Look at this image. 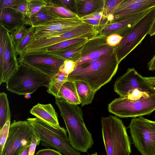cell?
I'll use <instances>...</instances> for the list:
<instances>
[{
    "label": "cell",
    "mask_w": 155,
    "mask_h": 155,
    "mask_svg": "<svg viewBox=\"0 0 155 155\" xmlns=\"http://www.w3.org/2000/svg\"><path fill=\"white\" fill-rule=\"evenodd\" d=\"M119 64L114 51L99 59L77 66L68 75V80L84 81L96 92L110 81Z\"/></svg>",
    "instance_id": "6da1fadb"
},
{
    "label": "cell",
    "mask_w": 155,
    "mask_h": 155,
    "mask_svg": "<svg viewBox=\"0 0 155 155\" xmlns=\"http://www.w3.org/2000/svg\"><path fill=\"white\" fill-rule=\"evenodd\" d=\"M55 102L65 123L71 144L78 151L87 152L94 141L84 123L81 108L61 98H55Z\"/></svg>",
    "instance_id": "7a4b0ae2"
},
{
    "label": "cell",
    "mask_w": 155,
    "mask_h": 155,
    "mask_svg": "<svg viewBox=\"0 0 155 155\" xmlns=\"http://www.w3.org/2000/svg\"><path fill=\"white\" fill-rule=\"evenodd\" d=\"M103 141L107 155H130L131 142L122 120L110 115L101 120Z\"/></svg>",
    "instance_id": "3957f363"
},
{
    "label": "cell",
    "mask_w": 155,
    "mask_h": 155,
    "mask_svg": "<svg viewBox=\"0 0 155 155\" xmlns=\"http://www.w3.org/2000/svg\"><path fill=\"white\" fill-rule=\"evenodd\" d=\"M27 120L43 145L55 148L64 155H81L71 144L67 130L63 127L51 125L36 117L28 118Z\"/></svg>",
    "instance_id": "277c9868"
},
{
    "label": "cell",
    "mask_w": 155,
    "mask_h": 155,
    "mask_svg": "<svg viewBox=\"0 0 155 155\" xmlns=\"http://www.w3.org/2000/svg\"><path fill=\"white\" fill-rule=\"evenodd\" d=\"M18 62L17 70L6 83L8 91L25 95L33 93L40 87L48 86L51 78L21 61Z\"/></svg>",
    "instance_id": "5b68a950"
},
{
    "label": "cell",
    "mask_w": 155,
    "mask_h": 155,
    "mask_svg": "<svg viewBox=\"0 0 155 155\" xmlns=\"http://www.w3.org/2000/svg\"><path fill=\"white\" fill-rule=\"evenodd\" d=\"M155 17V7L150 9L135 25L130 31L123 37L120 42L114 47V52L119 64L149 34Z\"/></svg>",
    "instance_id": "8992f818"
},
{
    "label": "cell",
    "mask_w": 155,
    "mask_h": 155,
    "mask_svg": "<svg viewBox=\"0 0 155 155\" xmlns=\"http://www.w3.org/2000/svg\"><path fill=\"white\" fill-rule=\"evenodd\" d=\"M108 109L110 113L122 118L149 115L155 110V93L136 100L120 97L109 104Z\"/></svg>",
    "instance_id": "52a82bcc"
},
{
    "label": "cell",
    "mask_w": 155,
    "mask_h": 155,
    "mask_svg": "<svg viewBox=\"0 0 155 155\" xmlns=\"http://www.w3.org/2000/svg\"><path fill=\"white\" fill-rule=\"evenodd\" d=\"M128 127L135 147L142 155H155V121L143 116L132 119Z\"/></svg>",
    "instance_id": "ba28073f"
},
{
    "label": "cell",
    "mask_w": 155,
    "mask_h": 155,
    "mask_svg": "<svg viewBox=\"0 0 155 155\" xmlns=\"http://www.w3.org/2000/svg\"><path fill=\"white\" fill-rule=\"evenodd\" d=\"M88 24L78 16L53 18L33 24L34 34L29 42L58 36Z\"/></svg>",
    "instance_id": "9c48e42d"
},
{
    "label": "cell",
    "mask_w": 155,
    "mask_h": 155,
    "mask_svg": "<svg viewBox=\"0 0 155 155\" xmlns=\"http://www.w3.org/2000/svg\"><path fill=\"white\" fill-rule=\"evenodd\" d=\"M34 134L28 120H14L10 124L8 136L0 155H21L30 146Z\"/></svg>",
    "instance_id": "30bf717a"
},
{
    "label": "cell",
    "mask_w": 155,
    "mask_h": 155,
    "mask_svg": "<svg viewBox=\"0 0 155 155\" xmlns=\"http://www.w3.org/2000/svg\"><path fill=\"white\" fill-rule=\"evenodd\" d=\"M114 90L120 97H127L136 90L149 94L155 93L144 77L134 68H128L125 74L117 79L114 85Z\"/></svg>",
    "instance_id": "8fae6325"
},
{
    "label": "cell",
    "mask_w": 155,
    "mask_h": 155,
    "mask_svg": "<svg viewBox=\"0 0 155 155\" xmlns=\"http://www.w3.org/2000/svg\"><path fill=\"white\" fill-rule=\"evenodd\" d=\"M65 60L48 54H26L18 59L51 78L60 72V67Z\"/></svg>",
    "instance_id": "7c38bea8"
},
{
    "label": "cell",
    "mask_w": 155,
    "mask_h": 155,
    "mask_svg": "<svg viewBox=\"0 0 155 155\" xmlns=\"http://www.w3.org/2000/svg\"><path fill=\"white\" fill-rule=\"evenodd\" d=\"M15 46L7 31L2 60L0 61V84L6 83L17 70L19 62Z\"/></svg>",
    "instance_id": "4fadbf2b"
},
{
    "label": "cell",
    "mask_w": 155,
    "mask_h": 155,
    "mask_svg": "<svg viewBox=\"0 0 155 155\" xmlns=\"http://www.w3.org/2000/svg\"><path fill=\"white\" fill-rule=\"evenodd\" d=\"M154 7L155 0H124L110 13L114 17L111 23L126 19Z\"/></svg>",
    "instance_id": "5bb4252c"
},
{
    "label": "cell",
    "mask_w": 155,
    "mask_h": 155,
    "mask_svg": "<svg viewBox=\"0 0 155 155\" xmlns=\"http://www.w3.org/2000/svg\"><path fill=\"white\" fill-rule=\"evenodd\" d=\"M149 10L143 11L121 21L108 24L99 30L98 34L107 36L112 34H116L124 37L130 31Z\"/></svg>",
    "instance_id": "9a60e30c"
},
{
    "label": "cell",
    "mask_w": 155,
    "mask_h": 155,
    "mask_svg": "<svg viewBox=\"0 0 155 155\" xmlns=\"http://www.w3.org/2000/svg\"><path fill=\"white\" fill-rule=\"evenodd\" d=\"M0 26L10 33L26 23L25 17L18 11L6 8L0 11Z\"/></svg>",
    "instance_id": "2e32d148"
},
{
    "label": "cell",
    "mask_w": 155,
    "mask_h": 155,
    "mask_svg": "<svg viewBox=\"0 0 155 155\" xmlns=\"http://www.w3.org/2000/svg\"><path fill=\"white\" fill-rule=\"evenodd\" d=\"M30 113L36 118L48 123L60 126L57 114L51 104H43L38 103L32 107Z\"/></svg>",
    "instance_id": "e0dca14e"
},
{
    "label": "cell",
    "mask_w": 155,
    "mask_h": 155,
    "mask_svg": "<svg viewBox=\"0 0 155 155\" xmlns=\"http://www.w3.org/2000/svg\"><path fill=\"white\" fill-rule=\"evenodd\" d=\"M76 14L81 18L102 10L105 0H74Z\"/></svg>",
    "instance_id": "ac0fdd59"
},
{
    "label": "cell",
    "mask_w": 155,
    "mask_h": 155,
    "mask_svg": "<svg viewBox=\"0 0 155 155\" xmlns=\"http://www.w3.org/2000/svg\"><path fill=\"white\" fill-rule=\"evenodd\" d=\"M88 39L66 48L46 54H50L65 60H71L76 62L81 58V51L87 42Z\"/></svg>",
    "instance_id": "d6986e66"
},
{
    "label": "cell",
    "mask_w": 155,
    "mask_h": 155,
    "mask_svg": "<svg viewBox=\"0 0 155 155\" xmlns=\"http://www.w3.org/2000/svg\"><path fill=\"white\" fill-rule=\"evenodd\" d=\"M57 97L62 98L71 104L77 105L81 104L75 84L73 81L68 80L64 83Z\"/></svg>",
    "instance_id": "ffe728a7"
},
{
    "label": "cell",
    "mask_w": 155,
    "mask_h": 155,
    "mask_svg": "<svg viewBox=\"0 0 155 155\" xmlns=\"http://www.w3.org/2000/svg\"><path fill=\"white\" fill-rule=\"evenodd\" d=\"M107 36L98 34L89 38L81 51V58L95 51L109 46L107 43Z\"/></svg>",
    "instance_id": "44dd1931"
},
{
    "label": "cell",
    "mask_w": 155,
    "mask_h": 155,
    "mask_svg": "<svg viewBox=\"0 0 155 155\" xmlns=\"http://www.w3.org/2000/svg\"><path fill=\"white\" fill-rule=\"evenodd\" d=\"M47 4L43 8L47 13L56 17L71 18L77 15L57 3L55 0H46Z\"/></svg>",
    "instance_id": "7402d4cb"
},
{
    "label": "cell",
    "mask_w": 155,
    "mask_h": 155,
    "mask_svg": "<svg viewBox=\"0 0 155 155\" xmlns=\"http://www.w3.org/2000/svg\"><path fill=\"white\" fill-rule=\"evenodd\" d=\"M74 82L81 106L91 104L96 92L84 81H77Z\"/></svg>",
    "instance_id": "603a6c76"
},
{
    "label": "cell",
    "mask_w": 155,
    "mask_h": 155,
    "mask_svg": "<svg viewBox=\"0 0 155 155\" xmlns=\"http://www.w3.org/2000/svg\"><path fill=\"white\" fill-rule=\"evenodd\" d=\"M68 75L59 72L51 78L48 86L47 92L55 98L58 97L59 91L64 83L68 80Z\"/></svg>",
    "instance_id": "cb8c5ba5"
},
{
    "label": "cell",
    "mask_w": 155,
    "mask_h": 155,
    "mask_svg": "<svg viewBox=\"0 0 155 155\" xmlns=\"http://www.w3.org/2000/svg\"><path fill=\"white\" fill-rule=\"evenodd\" d=\"M114 47L108 46L93 51L86 56L81 58L77 61V66L84 64L97 59L114 51Z\"/></svg>",
    "instance_id": "d4e9b609"
},
{
    "label": "cell",
    "mask_w": 155,
    "mask_h": 155,
    "mask_svg": "<svg viewBox=\"0 0 155 155\" xmlns=\"http://www.w3.org/2000/svg\"><path fill=\"white\" fill-rule=\"evenodd\" d=\"M11 114L8 100L6 94L4 92L0 93V129H1L9 119Z\"/></svg>",
    "instance_id": "484cf974"
},
{
    "label": "cell",
    "mask_w": 155,
    "mask_h": 155,
    "mask_svg": "<svg viewBox=\"0 0 155 155\" xmlns=\"http://www.w3.org/2000/svg\"><path fill=\"white\" fill-rule=\"evenodd\" d=\"M89 38L87 37H83L64 41L50 46L38 53L32 54L49 53L80 42Z\"/></svg>",
    "instance_id": "4316f807"
},
{
    "label": "cell",
    "mask_w": 155,
    "mask_h": 155,
    "mask_svg": "<svg viewBox=\"0 0 155 155\" xmlns=\"http://www.w3.org/2000/svg\"><path fill=\"white\" fill-rule=\"evenodd\" d=\"M57 18L47 13L42 8L37 13L29 17H26V23L31 26L33 24Z\"/></svg>",
    "instance_id": "83f0119b"
},
{
    "label": "cell",
    "mask_w": 155,
    "mask_h": 155,
    "mask_svg": "<svg viewBox=\"0 0 155 155\" xmlns=\"http://www.w3.org/2000/svg\"><path fill=\"white\" fill-rule=\"evenodd\" d=\"M26 23L12 31L9 33L15 47L18 44L28 31Z\"/></svg>",
    "instance_id": "f1b7e54d"
},
{
    "label": "cell",
    "mask_w": 155,
    "mask_h": 155,
    "mask_svg": "<svg viewBox=\"0 0 155 155\" xmlns=\"http://www.w3.org/2000/svg\"><path fill=\"white\" fill-rule=\"evenodd\" d=\"M33 34V28L31 26L28 32L15 47L17 54L20 56L19 58L22 56L24 51L30 41Z\"/></svg>",
    "instance_id": "f546056e"
},
{
    "label": "cell",
    "mask_w": 155,
    "mask_h": 155,
    "mask_svg": "<svg viewBox=\"0 0 155 155\" xmlns=\"http://www.w3.org/2000/svg\"><path fill=\"white\" fill-rule=\"evenodd\" d=\"M27 2L28 12L26 17L37 13L47 4L46 0H27Z\"/></svg>",
    "instance_id": "4dcf8cb0"
},
{
    "label": "cell",
    "mask_w": 155,
    "mask_h": 155,
    "mask_svg": "<svg viewBox=\"0 0 155 155\" xmlns=\"http://www.w3.org/2000/svg\"><path fill=\"white\" fill-rule=\"evenodd\" d=\"M10 119L8 120L0 129V154H1L8 136Z\"/></svg>",
    "instance_id": "1f68e13d"
},
{
    "label": "cell",
    "mask_w": 155,
    "mask_h": 155,
    "mask_svg": "<svg viewBox=\"0 0 155 155\" xmlns=\"http://www.w3.org/2000/svg\"><path fill=\"white\" fill-rule=\"evenodd\" d=\"M77 66L76 62L71 60L65 59L59 68V72L68 75Z\"/></svg>",
    "instance_id": "d6a6232c"
},
{
    "label": "cell",
    "mask_w": 155,
    "mask_h": 155,
    "mask_svg": "<svg viewBox=\"0 0 155 155\" xmlns=\"http://www.w3.org/2000/svg\"><path fill=\"white\" fill-rule=\"evenodd\" d=\"M107 15L106 10L104 7L101 11L96 12L81 18L83 20L93 18L98 20H107Z\"/></svg>",
    "instance_id": "836d02e7"
},
{
    "label": "cell",
    "mask_w": 155,
    "mask_h": 155,
    "mask_svg": "<svg viewBox=\"0 0 155 155\" xmlns=\"http://www.w3.org/2000/svg\"><path fill=\"white\" fill-rule=\"evenodd\" d=\"M124 0H105L104 8L108 14L111 13Z\"/></svg>",
    "instance_id": "e575fe53"
},
{
    "label": "cell",
    "mask_w": 155,
    "mask_h": 155,
    "mask_svg": "<svg viewBox=\"0 0 155 155\" xmlns=\"http://www.w3.org/2000/svg\"><path fill=\"white\" fill-rule=\"evenodd\" d=\"M13 9L19 12L26 17L28 12L27 0H17Z\"/></svg>",
    "instance_id": "d590c367"
},
{
    "label": "cell",
    "mask_w": 155,
    "mask_h": 155,
    "mask_svg": "<svg viewBox=\"0 0 155 155\" xmlns=\"http://www.w3.org/2000/svg\"><path fill=\"white\" fill-rule=\"evenodd\" d=\"M123 37L116 34H112L107 36L106 41L107 45L110 46L115 47L121 41Z\"/></svg>",
    "instance_id": "8d00e7d4"
},
{
    "label": "cell",
    "mask_w": 155,
    "mask_h": 155,
    "mask_svg": "<svg viewBox=\"0 0 155 155\" xmlns=\"http://www.w3.org/2000/svg\"><path fill=\"white\" fill-rule=\"evenodd\" d=\"M55 1L68 10L76 14L74 0H57Z\"/></svg>",
    "instance_id": "74e56055"
},
{
    "label": "cell",
    "mask_w": 155,
    "mask_h": 155,
    "mask_svg": "<svg viewBox=\"0 0 155 155\" xmlns=\"http://www.w3.org/2000/svg\"><path fill=\"white\" fill-rule=\"evenodd\" d=\"M40 141V139L34 133L32 136L31 143L29 146L28 155H34L36 147L39 144Z\"/></svg>",
    "instance_id": "f35d334b"
},
{
    "label": "cell",
    "mask_w": 155,
    "mask_h": 155,
    "mask_svg": "<svg viewBox=\"0 0 155 155\" xmlns=\"http://www.w3.org/2000/svg\"><path fill=\"white\" fill-rule=\"evenodd\" d=\"M35 155H63L59 151L49 148L38 150Z\"/></svg>",
    "instance_id": "ab89813d"
},
{
    "label": "cell",
    "mask_w": 155,
    "mask_h": 155,
    "mask_svg": "<svg viewBox=\"0 0 155 155\" xmlns=\"http://www.w3.org/2000/svg\"><path fill=\"white\" fill-rule=\"evenodd\" d=\"M17 1V0H1L0 10L6 8H13Z\"/></svg>",
    "instance_id": "60d3db41"
},
{
    "label": "cell",
    "mask_w": 155,
    "mask_h": 155,
    "mask_svg": "<svg viewBox=\"0 0 155 155\" xmlns=\"http://www.w3.org/2000/svg\"><path fill=\"white\" fill-rule=\"evenodd\" d=\"M147 65L149 70L153 71L155 70V54L148 63Z\"/></svg>",
    "instance_id": "b9f144b4"
},
{
    "label": "cell",
    "mask_w": 155,
    "mask_h": 155,
    "mask_svg": "<svg viewBox=\"0 0 155 155\" xmlns=\"http://www.w3.org/2000/svg\"><path fill=\"white\" fill-rule=\"evenodd\" d=\"M144 77L155 91V77Z\"/></svg>",
    "instance_id": "7bdbcfd3"
},
{
    "label": "cell",
    "mask_w": 155,
    "mask_h": 155,
    "mask_svg": "<svg viewBox=\"0 0 155 155\" xmlns=\"http://www.w3.org/2000/svg\"><path fill=\"white\" fill-rule=\"evenodd\" d=\"M148 34L150 36L155 35V17Z\"/></svg>",
    "instance_id": "ee69618b"
},
{
    "label": "cell",
    "mask_w": 155,
    "mask_h": 155,
    "mask_svg": "<svg viewBox=\"0 0 155 155\" xmlns=\"http://www.w3.org/2000/svg\"><path fill=\"white\" fill-rule=\"evenodd\" d=\"M107 18L108 21L110 23L113 21L114 17L112 14L110 13L107 15Z\"/></svg>",
    "instance_id": "f6af8a7d"
},
{
    "label": "cell",
    "mask_w": 155,
    "mask_h": 155,
    "mask_svg": "<svg viewBox=\"0 0 155 155\" xmlns=\"http://www.w3.org/2000/svg\"><path fill=\"white\" fill-rule=\"evenodd\" d=\"M29 150V146L27 147L23 151L21 155H28Z\"/></svg>",
    "instance_id": "bcb514c9"
},
{
    "label": "cell",
    "mask_w": 155,
    "mask_h": 155,
    "mask_svg": "<svg viewBox=\"0 0 155 155\" xmlns=\"http://www.w3.org/2000/svg\"><path fill=\"white\" fill-rule=\"evenodd\" d=\"M31 94H27L25 95V97L26 98L28 99L31 97Z\"/></svg>",
    "instance_id": "7dc6e473"
},
{
    "label": "cell",
    "mask_w": 155,
    "mask_h": 155,
    "mask_svg": "<svg viewBox=\"0 0 155 155\" xmlns=\"http://www.w3.org/2000/svg\"><path fill=\"white\" fill-rule=\"evenodd\" d=\"M98 155L97 154V152H96L95 153H93V154H91L90 155Z\"/></svg>",
    "instance_id": "c3c4849f"
}]
</instances>
